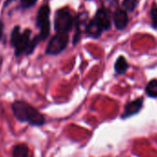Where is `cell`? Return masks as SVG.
I'll list each match as a JSON object with an SVG mask.
<instances>
[{
	"mask_svg": "<svg viewBox=\"0 0 157 157\" xmlns=\"http://www.w3.org/2000/svg\"><path fill=\"white\" fill-rule=\"evenodd\" d=\"M16 119L21 123H28L31 126L40 127L44 125L45 118L35 107L25 101H16L11 105Z\"/></svg>",
	"mask_w": 157,
	"mask_h": 157,
	"instance_id": "1",
	"label": "cell"
},
{
	"mask_svg": "<svg viewBox=\"0 0 157 157\" xmlns=\"http://www.w3.org/2000/svg\"><path fill=\"white\" fill-rule=\"evenodd\" d=\"M31 33L32 32L30 30H25L23 33H21V27L19 26H16L13 29L11 33V44L14 47L17 56L22 55L23 53L31 54L41 40L39 35L32 40Z\"/></svg>",
	"mask_w": 157,
	"mask_h": 157,
	"instance_id": "2",
	"label": "cell"
},
{
	"mask_svg": "<svg viewBox=\"0 0 157 157\" xmlns=\"http://www.w3.org/2000/svg\"><path fill=\"white\" fill-rule=\"evenodd\" d=\"M73 24V19L67 9H61L56 12L55 15V29L57 33H67Z\"/></svg>",
	"mask_w": 157,
	"mask_h": 157,
	"instance_id": "3",
	"label": "cell"
},
{
	"mask_svg": "<svg viewBox=\"0 0 157 157\" xmlns=\"http://www.w3.org/2000/svg\"><path fill=\"white\" fill-rule=\"evenodd\" d=\"M50 9L49 6L44 5L40 8L37 13V26L40 29L39 37L41 40H44L48 37L50 33Z\"/></svg>",
	"mask_w": 157,
	"mask_h": 157,
	"instance_id": "4",
	"label": "cell"
},
{
	"mask_svg": "<svg viewBox=\"0 0 157 157\" xmlns=\"http://www.w3.org/2000/svg\"><path fill=\"white\" fill-rule=\"evenodd\" d=\"M67 43H68L67 33H57V34H56L49 41L47 47L45 49V53L47 55H57L67 47Z\"/></svg>",
	"mask_w": 157,
	"mask_h": 157,
	"instance_id": "5",
	"label": "cell"
},
{
	"mask_svg": "<svg viewBox=\"0 0 157 157\" xmlns=\"http://www.w3.org/2000/svg\"><path fill=\"white\" fill-rule=\"evenodd\" d=\"M142 104H143V98H138L128 103L125 106L124 112L122 114V118H128L138 114L142 107Z\"/></svg>",
	"mask_w": 157,
	"mask_h": 157,
	"instance_id": "6",
	"label": "cell"
},
{
	"mask_svg": "<svg viewBox=\"0 0 157 157\" xmlns=\"http://www.w3.org/2000/svg\"><path fill=\"white\" fill-rule=\"evenodd\" d=\"M113 21H114V24L116 26V28L119 31L124 30L128 22V16L127 14V12L121 9H117L113 16Z\"/></svg>",
	"mask_w": 157,
	"mask_h": 157,
	"instance_id": "7",
	"label": "cell"
},
{
	"mask_svg": "<svg viewBox=\"0 0 157 157\" xmlns=\"http://www.w3.org/2000/svg\"><path fill=\"white\" fill-rule=\"evenodd\" d=\"M94 19L98 21V23L102 26V28L106 31L111 27V19L108 13V10L105 9H101L97 11Z\"/></svg>",
	"mask_w": 157,
	"mask_h": 157,
	"instance_id": "8",
	"label": "cell"
},
{
	"mask_svg": "<svg viewBox=\"0 0 157 157\" xmlns=\"http://www.w3.org/2000/svg\"><path fill=\"white\" fill-rule=\"evenodd\" d=\"M103 31H104V29L102 28V26L98 23V21L94 18L88 22L86 30H85L86 33L94 39L99 38L100 35L102 34Z\"/></svg>",
	"mask_w": 157,
	"mask_h": 157,
	"instance_id": "9",
	"label": "cell"
},
{
	"mask_svg": "<svg viewBox=\"0 0 157 157\" xmlns=\"http://www.w3.org/2000/svg\"><path fill=\"white\" fill-rule=\"evenodd\" d=\"M12 157H29L30 148L25 143H18L12 148Z\"/></svg>",
	"mask_w": 157,
	"mask_h": 157,
	"instance_id": "10",
	"label": "cell"
},
{
	"mask_svg": "<svg viewBox=\"0 0 157 157\" xmlns=\"http://www.w3.org/2000/svg\"><path fill=\"white\" fill-rule=\"evenodd\" d=\"M128 67V64L124 56H119L115 63V69L118 74H124Z\"/></svg>",
	"mask_w": 157,
	"mask_h": 157,
	"instance_id": "11",
	"label": "cell"
},
{
	"mask_svg": "<svg viewBox=\"0 0 157 157\" xmlns=\"http://www.w3.org/2000/svg\"><path fill=\"white\" fill-rule=\"evenodd\" d=\"M145 92L151 98L157 97V80H151L146 86Z\"/></svg>",
	"mask_w": 157,
	"mask_h": 157,
	"instance_id": "12",
	"label": "cell"
},
{
	"mask_svg": "<svg viewBox=\"0 0 157 157\" xmlns=\"http://www.w3.org/2000/svg\"><path fill=\"white\" fill-rule=\"evenodd\" d=\"M104 9L107 10H112L117 8L118 0H101Z\"/></svg>",
	"mask_w": 157,
	"mask_h": 157,
	"instance_id": "13",
	"label": "cell"
},
{
	"mask_svg": "<svg viewBox=\"0 0 157 157\" xmlns=\"http://www.w3.org/2000/svg\"><path fill=\"white\" fill-rule=\"evenodd\" d=\"M151 19V26L154 29H157V5L153 4L151 11H150Z\"/></svg>",
	"mask_w": 157,
	"mask_h": 157,
	"instance_id": "14",
	"label": "cell"
},
{
	"mask_svg": "<svg viewBox=\"0 0 157 157\" xmlns=\"http://www.w3.org/2000/svg\"><path fill=\"white\" fill-rule=\"evenodd\" d=\"M138 0H124L123 6L128 11H133L136 9Z\"/></svg>",
	"mask_w": 157,
	"mask_h": 157,
	"instance_id": "15",
	"label": "cell"
},
{
	"mask_svg": "<svg viewBox=\"0 0 157 157\" xmlns=\"http://www.w3.org/2000/svg\"><path fill=\"white\" fill-rule=\"evenodd\" d=\"M37 0H21V7L22 9H29L33 7Z\"/></svg>",
	"mask_w": 157,
	"mask_h": 157,
	"instance_id": "16",
	"label": "cell"
},
{
	"mask_svg": "<svg viewBox=\"0 0 157 157\" xmlns=\"http://www.w3.org/2000/svg\"><path fill=\"white\" fill-rule=\"evenodd\" d=\"M2 29H3V24H2V21H0V39H1V36H2Z\"/></svg>",
	"mask_w": 157,
	"mask_h": 157,
	"instance_id": "17",
	"label": "cell"
},
{
	"mask_svg": "<svg viewBox=\"0 0 157 157\" xmlns=\"http://www.w3.org/2000/svg\"><path fill=\"white\" fill-rule=\"evenodd\" d=\"M2 62H3V57H2L1 54H0V67H1V65H2Z\"/></svg>",
	"mask_w": 157,
	"mask_h": 157,
	"instance_id": "18",
	"label": "cell"
}]
</instances>
